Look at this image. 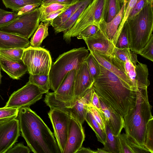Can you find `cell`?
<instances>
[{
  "mask_svg": "<svg viewBox=\"0 0 153 153\" xmlns=\"http://www.w3.org/2000/svg\"><path fill=\"white\" fill-rule=\"evenodd\" d=\"M30 46L28 39L0 30V49L26 48Z\"/></svg>",
  "mask_w": 153,
  "mask_h": 153,
  "instance_id": "cell-21",
  "label": "cell"
},
{
  "mask_svg": "<svg viewBox=\"0 0 153 153\" xmlns=\"http://www.w3.org/2000/svg\"><path fill=\"white\" fill-rule=\"evenodd\" d=\"M106 2L107 0H92L73 26L64 32V39L69 43L72 37H76L81 31L90 25H95L99 28L100 25L105 21Z\"/></svg>",
  "mask_w": 153,
  "mask_h": 153,
  "instance_id": "cell-6",
  "label": "cell"
},
{
  "mask_svg": "<svg viewBox=\"0 0 153 153\" xmlns=\"http://www.w3.org/2000/svg\"><path fill=\"white\" fill-rule=\"evenodd\" d=\"M19 16L16 12L8 11L0 8V29L11 23Z\"/></svg>",
  "mask_w": 153,
  "mask_h": 153,
  "instance_id": "cell-39",
  "label": "cell"
},
{
  "mask_svg": "<svg viewBox=\"0 0 153 153\" xmlns=\"http://www.w3.org/2000/svg\"><path fill=\"white\" fill-rule=\"evenodd\" d=\"M92 87L82 96L76 100L75 104L71 107L65 106L62 102L56 99L52 92H49L45 96L44 101L50 108H55L62 111L82 124L88 110V105L91 103Z\"/></svg>",
  "mask_w": 153,
  "mask_h": 153,
  "instance_id": "cell-8",
  "label": "cell"
},
{
  "mask_svg": "<svg viewBox=\"0 0 153 153\" xmlns=\"http://www.w3.org/2000/svg\"><path fill=\"white\" fill-rule=\"evenodd\" d=\"M136 54L128 49L114 48V55L119 60L124 63L129 60L135 67L138 62Z\"/></svg>",
  "mask_w": 153,
  "mask_h": 153,
  "instance_id": "cell-27",
  "label": "cell"
},
{
  "mask_svg": "<svg viewBox=\"0 0 153 153\" xmlns=\"http://www.w3.org/2000/svg\"><path fill=\"white\" fill-rule=\"evenodd\" d=\"M124 67L126 73L132 83L134 87L137 89L135 79V67L132 63L128 60L125 63Z\"/></svg>",
  "mask_w": 153,
  "mask_h": 153,
  "instance_id": "cell-43",
  "label": "cell"
},
{
  "mask_svg": "<svg viewBox=\"0 0 153 153\" xmlns=\"http://www.w3.org/2000/svg\"><path fill=\"white\" fill-rule=\"evenodd\" d=\"M71 4H62L58 3H52L46 6L41 4L42 10L40 17V21L51 13L67 8Z\"/></svg>",
  "mask_w": 153,
  "mask_h": 153,
  "instance_id": "cell-41",
  "label": "cell"
},
{
  "mask_svg": "<svg viewBox=\"0 0 153 153\" xmlns=\"http://www.w3.org/2000/svg\"><path fill=\"white\" fill-rule=\"evenodd\" d=\"M1 68L0 67V84L1 82V78L2 77V76L1 75Z\"/></svg>",
  "mask_w": 153,
  "mask_h": 153,
  "instance_id": "cell-53",
  "label": "cell"
},
{
  "mask_svg": "<svg viewBox=\"0 0 153 153\" xmlns=\"http://www.w3.org/2000/svg\"><path fill=\"white\" fill-rule=\"evenodd\" d=\"M126 22L129 33L130 50L137 54L152 34L153 4L146 2L137 15L128 19Z\"/></svg>",
  "mask_w": 153,
  "mask_h": 153,
  "instance_id": "cell-4",
  "label": "cell"
},
{
  "mask_svg": "<svg viewBox=\"0 0 153 153\" xmlns=\"http://www.w3.org/2000/svg\"><path fill=\"white\" fill-rule=\"evenodd\" d=\"M88 110L89 111L98 123L102 131L105 134L106 121L103 113L93 106L91 103L88 105Z\"/></svg>",
  "mask_w": 153,
  "mask_h": 153,
  "instance_id": "cell-35",
  "label": "cell"
},
{
  "mask_svg": "<svg viewBox=\"0 0 153 153\" xmlns=\"http://www.w3.org/2000/svg\"><path fill=\"white\" fill-rule=\"evenodd\" d=\"M42 10L41 5L31 12L19 16L11 23L0 29V30L28 39L39 26Z\"/></svg>",
  "mask_w": 153,
  "mask_h": 153,
  "instance_id": "cell-9",
  "label": "cell"
},
{
  "mask_svg": "<svg viewBox=\"0 0 153 153\" xmlns=\"http://www.w3.org/2000/svg\"><path fill=\"white\" fill-rule=\"evenodd\" d=\"M85 120L94 132L98 141L104 145L106 141L105 134L102 130L91 113L88 111Z\"/></svg>",
  "mask_w": 153,
  "mask_h": 153,
  "instance_id": "cell-29",
  "label": "cell"
},
{
  "mask_svg": "<svg viewBox=\"0 0 153 153\" xmlns=\"http://www.w3.org/2000/svg\"><path fill=\"white\" fill-rule=\"evenodd\" d=\"M85 61L87 63L89 71L94 82L100 74V64L91 52L86 58Z\"/></svg>",
  "mask_w": 153,
  "mask_h": 153,
  "instance_id": "cell-32",
  "label": "cell"
},
{
  "mask_svg": "<svg viewBox=\"0 0 153 153\" xmlns=\"http://www.w3.org/2000/svg\"><path fill=\"white\" fill-rule=\"evenodd\" d=\"M68 7L51 13L41 19L40 21L50 25L51 23L55 19L63 13Z\"/></svg>",
  "mask_w": 153,
  "mask_h": 153,
  "instance_id": "cell-47",
  "label": "cell"
},
{
  "mask_svg": "<svg viewBox=\"0 0 153 153\" xmlns=\"http://www.w3.org/2000/svg\"><path fill=\"white\" fill-rule=\"evenodd\" d=\"M84 47L74 48L60 55L52 63L49 74L50 89L54 92L59 88L68 73L77 70L89 54Z\"/></svg>",
  "mask_w": 153,
  "mask_h": 153,
  "instance_id": "cell-5",
  "label": "cell"
},
{
  "mask_svg": "<svg viewBox=\"0 0 153 153\" xmlns=\"http://www.w3.org/2000/svg\"><path fill=\"white\" fill-rule=\"evenodd\" d=\"M92 0H86L73 13L70 18L61 27L54 30L56 33L66 32L74 25L78 18Z\"/></svg>",
  "mask_w": 153,
  "mask_h": 153,
  "instance_id": "cell-24",
  "label": "cell"
},
{
  "mask_svg": "<svg viewBox=\"0 0 153 153\" xmlns=\"http://www.w3.org/2000/svg\"><path fill=\"white\" fill-rule=\"evenodd\" d=\"M6 8L17 12L20 8L28 4H42V0H1Z\"/></svg>",
  "mask_w": 153,
  "mask_h": 153,
  "instance_id": "cell-31",
  "label": "cell"
},
{
  "mask_svg": "<svg viewBox=\"0 0 153 153\" xmlns=\"http://www.w3.org/2000/svg\"><path fill=\"white\" fill-rule=\"evenodd\" d=\"M100 101L101 110L104 114L106 123L113 134L115 136H117L124 128V117L100 99Z\"/></svg>",
  "mask_w": 153,
  "mask_h": 153,
  "instance_id": "cell-18",
  "label": "cell"
},
{
  "mask_svg": "<svg viewBox=\"0 0 153 153\" xmlns=\"http://www.w3.org/2000/svg\"><path fill=\"white\" fill-rule=\"evenodd\" d=\"M91 104L97 109L101 111L100 99L93 88L91 97Z\"/></svg>",
  "mask_w": 153,
  "mask_h": 153,
  "instance_id": "cell-50",
  "label": "cell"
},
{
  "mask_svg": "<svg viewBox=\"0 0 153 153\" xmlns=\"http://www.w3.org/2000/svg\"></svg>",
  "mask_w": 153,
  "mask_h": 153,
  "instance_id": "cell-56",
  "label": "cell"
},
{
  "mask_svg": "<svg viewBox=\"0 0 153 153\" xmlns=\"http://www.w3.org/2000/svg\"><path fill=\"white\" fill-rule=\"evenodd\" d=\"M45 93V91L28 81L11 94L4 107L19 108L30 107L41 99Z\"/></svg>",
  "mask_w": 153,
  "mask_h": 153,
  "instance_id": "cell-10",
  "label": "cell"
},
{
  "mask_svg": "<svg viewBox=\"0 0 153 153\" xmlns=\"http://www.w3.org/2000/svg\"><path fill=\"white\" fill-rule=\"evenodd\" d=\"M76 70L69 71L55 92H53L55 98L65 106L71 107L76 102L74 100V81Z\"/></svg>",
  "mask_w": 153,
  "mask_h": 153,
  "instance_id": "cell-14",
  "label": "cell"
},
{
  "mask_svg": "<svg viewBox=\"0 0 153 153\" xmlns=\"http://www.w3.org/2000/svg\"><path fill=\"white\" fill-rule=\"evenodd\" d=\"M144 145L151 153H153V117L148 123Z\"/></svg>",
  "mask_w": 153,
  "mask_h": 153,
  "instance_id": "cell-40",
  "label": "cell"
},
{
  "mask_svg": "<svg viewBox=\"0 0 153 153\" xmlns=\"http://www.w3.org/2000/svg\"><path fill=\"white\" fill-rule=\"evenodd\" d=\"M120 0L121 1V2L123 3L124 1L126 0V1H128V0Z\"/></svg>",
  "mask_w": 153,
  "mask_h": 153,
  "instance_id": "cell-55",
  "label": "cell"
},
{
  "mask_svg": "<svg viewBox=\"0 0 153 153\" xmlns=\"http://www.w3.org/2000/svg\"><path fill=\"white\" fill-rule=\"evenodd\" d=\"M30 149L25 146L22 143H19L13 146L6 153H29Z\"/></svg>",
  "mask_w": 153,
  "mask_h": 153,
  "instance_id": "cell-46",
  "label": "cell"
},
{
  "mask_svg": "<svg viewBox=\"0 0 153 153\" xmlns=\"http://www.w3.org/2000/svg\"><path fill=\"white\" fill-rule=\"evenodd\" d=\"M120 153H134L131 141L126 134H120L117 136Z\"/></svg>",
  "mask_w": 153,
  "mask_h": 153,
  "instance_id": "cell-38",
  "label": "cell"
},
{
  "mask_svg": "<svg viewBox=\"0 0 153 153\" xmlns=\"http://www.w3.org/2000/svg\"><path fill=\"white\" fill-rule=\"evenodd\" d=\"M135 105L124 118L126 134L132 142L144 146L148 123L153 117L148 99L147 88L137 89Z\"/></svg>",
  "mask_w": 153,
  "mask_h": 153,
  "instance_id": "cell-3",
  "label": "cell"
},
{
  "mask_svg": "<svg viewBox=\"0 0 153 153\" xmlns=\"http://www.w3.org/2000/svg\"><path fill=\"white\" fill-rule=\"evenodd\" d=\"M20 132L34 153H62L54 134L30 107L19 108L17 118Z\"/></svg>",
  "mask_w": 153,
  "mask_h": 153,
  "instance_id": "cell-2",
  "label": "cell"
},
{
  "mask_svg": "<svg viewBox=\"0 0 153 153\" xmlns=\"http://www.w3.org/2000/svg\"><path fill=\"white\" fill-rule=\"evenodd\" d=\"M128 2L124 1L120 11L111 20L108 22L105 21L100 26L99 30L112 42L123 19Z\"/></svg>",
  "mask_w": 153,
  "mask_h": 153,
  "instance_id": "cell-20",
  "label": "cell"
},
{
  "mask_svg": "<svg viewBox=\"0 0 153 153\" xmlns=\"http://www.w3.org/2000/svg\"><path fill=\"white\" fill-rule=\"evenodd\" d=\"M137 54L152 62L153 61V34L144 46L140 50Z\"/></svg>",
  "mask_w": 153,
  "mask_h": 153,
  "instance_id": "cell-42",
  "label": "cell"
},
{
  "mask_svg": "<svg viewBox=\"0 0 153 153\" xmlns=\"http://www.w3.org/2000/svg\"><path fill=\"white\" fill-rule=\"evenodd\" d=\"M23 48H11L0 49V55L11 60H21L24 49Z\"/></svg>",
  "mask_w": 153,
  "mask_h": 153,
  "instance_id": "cell-34",
  "label": "cell"
},
{
  "mask_svg": "<svg viewBox=\"0 0 153 153\" xmlns=\"http://www.w3.org/2000/svg\"><path fill=\"white\" fill-rule=\"evenodd\" d=\"M100 74L92 87L100 100L124 118L135 105L137 90L100 64Z\"/></svg>",
  "mask_w": 153,
  "mask_h": 153,
  "instance_id": "cell-1",
  "label": "cell"
},
{
  "mask_svg": "<svg viewBox=\"0 0 153 153\" xmlns=\"http://www.w3.org/2000/svg\"><path fill=\"white\" fill-rule=\"evenodd\" d=\"M48 114L52 124L57 143L62 153H63L67 141L71 117L55 108H51Z\"/></svg>",
  "mask_w": 153,
  "mask_h": 153,
  "instance_id": "cell-11",
  "label": "cell"
},
{
  "mask_svg": "<svg viewBox=\"0 0 153 153\" xmlns=\"http://www.w3.org/2000/svg\"><path fill=\"white\" fill-rule=\"evenodd\" d=\"M146 2L147 0H138L128 19H131L137 15L143 9Z\"/></svg>",
  "mask_w": 153,
  "mask_h": 153,
  "instance_id": "cell-45",
  "label": "cell"
},
{
  "mask_svg": "<svg viewBox=\"0 0 153 153\" xmlns=\"http://www.w3.org/2000/svg\"><path fill=\"white\" fill-rule=\"evenodd\" d=\"M106 141L102 149L107 153H120L118 141L106 123Z\"/></svg>",
  "mask_w": 153,
  "mask_h": 153,
  "instance_id": "cell-25",
  "label": "cell"
},
{
  "mask_svg": "<svg viewBox=\"0 0 153 153\" xmlns=\"http://www.w3.org/2000/svg\"><path fill=\"white\" fill-rule=\"evenodd\" d=\"M19 108L4 107L0 108V123L17 118Z\"/></svg>",
  "mask_w": 153,
  "mask_h": 153,
  "instance_id": "cell-36",
  "label": "cell"
},
{
  "mask_svg": "<svg viewBox=\"0 0 153 153\" xmlns=\"http://www.w3.org/2000/svg\"><path fill=\"white\" fill-rule=\"evenodd\" d=\"M49 25L41 22L34 33L30 41V46L35 48L41 47L43 40L48 35V27Z\"/></svg>",
  "mask_w": 153,
  "mask_h": 153,
  "instance_id": "cell-26",
  "label": "cell"
},
{
  "mask_svg": "<svg viewBox=\"0 0 153 153\" xmlns=\"http://www.w3.org/2000/svg\"><path fill=\"white\" fill-rule=\"evenodd\" d=\"M115 47L119 48H125L130 50L129 35L126 22L123 26Z\"/></svg>",
  "mask_w": 153,
  "mask_h": 153,
  "instance_id": "cell-37",
  "label": "cell"
},
{
  "mask_svg": "<svg viewBox=\"0 0 153 153\" xmlns=\"http://www.w3.org/2000/svg\"><path fill=\"white\" fill-rule=\"evenodd\" d=\"M79 0H42V5L46 6L53 3L62 4H71Z\"/></svg>",
  "mask_w": 153,
  "mask_h": 153,
  "instance_id": "cell-49",
  "label": "cell"
},
{
  "mask_svg": "<svg viewBox=\"0 0 153 153\" xmlns=\"http://www.w3.org/2000/svg\"><path fill=\"white\" fill-rule=\"evenodd\" d=\"M82 125L77 120L71 117L68 139L63 153H76L82 147L85 139Z\"/></svg>",
  "mask_w": 153,
  "mask_h": 153,
  "instance_id": "cell-15",
  "label": "cell"
},
{
  "mask_svg": "<svg viewBox=\"0 0 153 153\" xmlns=\"http://www.w3.org/2000/svg\"><path fill=\"white\" fill-rule=\"evenodd\" d=\"M96 152V153H107V152L102 149H98Z\"/></svg>",
  "mask_w": 153,
  "mask_h": 153,
  "instance_id": "cell-52",
  "label": "cell"
},
{
  "mask_svg": "<svg viewBox=\"0 0 153 153\" xmlns=\"http://www.w3.org/2000/svg\"><path fill=\"white\" fill-rule=\"evenodd\" d=\"M135 67V79L137 89L147 88L150 85L149 71L147 65L139 62Z\"/></svg>",
  "mask_w": 153,
  "mask_h": 153,
  "instance_id": "cell-23",
  "label": "cell"
},
{
  "mask_svg": "<svg viewBox=\"0 0 153 153\" xmlns=\"http://www.w3.org/2000/svg\"><path fill=\"white\" fill-rule=\"evenodd\" d=\"M21 59L30 74L49 75L52 61L49 51L30 46L24 49Z\"/></svg>",
  "mask_w": 153,
  "mask_h": 153,
  "instance_id": "cell-7",
  "label": "cell"
},
{
  "mask_svg": "<svg viewBox=\"0 0 153 153\" xmlns=\"http://www.w3.org/2000/svg\"><path fill=\"white\" fill-rule=\"evenodd\" d=\"M153 0H147V2L153 4Z\"/></svg>",
  "mask_w": 153,
  "mask_h": 153,
  "instance_id": "cell-54",
  "label": "cell"
},
{
  "mask_svg": "<svg viewBox=\"0 0 153 153\" xmlns=\"http://www.w3.org/2000/svg\"><path fill=\"white\" fill-rule=\"evenodd\" d=\"M1 69L11 78L19 79L28 71L27 66L21 59L18 61L9 60L0 55Z\"/></svg>",
  "mask_w": 153,
  "mask_h": 153,
  "instance_id": "cell-19",
  "label": "cell"
},
{
  "mask_svg": "<svg viewBox=\"0 0 153 153\" xmlns=\"http://www.w3.org/2000/svg\"><path fill=\"white\" fill-rule=\"evenodd\" d=\"M76 153H96V152L91 150L90 148L82 147Z\"/></svg>",
  "mask_w": 153,
  "mask_h": 153,
  "instance_id": "cell-51",
  "label": "cell"
},
{
  "mask_svg": "<svg viewBox=\"0 0 153 153\" xmlns=\"http://www.w3.org/2000/svg\"><path fill=\"white\" fill-rule=\"evenodd\" d=\"M123 3L120 0H107L105 20L110 22L120 11Z\"/></svg>",
  "mask_w": 153,
  "mask_h": 153,
  "instance_id": "cell-28",
  "label": "cell"
},
{
  "mask_svg": "<svg viewBox=\"0 0 153 153\" xmlns=\"http://www.w3.org/2000/svg\"><path fill=\"white\" fill-rule=\"evenodd\" d=\"M90 52L110 57L114 55L115 46L99 30L93 36L83 39Z\"/></svg>",
  "mask_w": 153,
  "mask_h": 153,
  "instance_id": "cell-13",
  "label": "cell"
},
{
  "mask_svg": "<svg viewBox=\"0 0 153 153\" xmlns=\"http://www.w3.org/2000/svg\"><path fill=\"white\" fill-rule=\"evenodd\" d=\"M29 81L45 91L48 92L50 89V81L49 75L30 74Z\"/></svg>",
  "mask_w": 153,
  "mask_h": 153,
  "instance_id": "cell-30",
  "label": "cell"
},
{
  "mask_svg": "<svg viewBox=\"0 0 153 153\" xmlns=\"http://www.w3.org/2000/svg\"><path fill=\"white\" fill-rule=\"evenodd\" d=\"M41 5L40 4H30L25 5L19 9L16 12L18 15L31 12Z\"/></svg>",
  "mask_w": 153,
  "mask_h": 153,
  "instance_id": "cell-48",
  "label": "cell"
},
{
  "mask_svg": "<svg viewBox=\"0 0 153 153\" xmlns=\"http://www.w3.org/2000/svg\"><path fill=\"white\" fill-rule=\"evenodd\" d=\"M99 30L96 25H90L81 31L76 37L78 39L88 38L94 35Z\"/></svg>",
  "mask_w": 153,
  "mask_h": 153,
  "instance_id": "cell-44",
  "label": "cell"
},
{
  "mask_svg": "<svg viewBox=\"0 0 153 153\" xmlns=\"http://www.w3.org/2000/svg\"><path fill=\"white\" fill-rule=\"evenodd\" d=\"M20 134L17 118L0 123V153H6L17 141Z\"/></svg>",
  "mask_w": 153,
  "mask_h": 153,
  "instance_id": "cell-12",
  "label": "cell"
},
{
  "mask_svg": "<svg viewBox=\"0 0 153 153\" xmlns=\"http://www.w3.org/2000/svg\"><path fill=\"white\" fill-rule=\"evenodd\" d=\"M86 0H79L71 5L63 13L55 19L51 23L55 30L62 26L71 17L73 13Z\"/></svg>",
  "mask_w": 153,
  "mask_h": 153,
  "instance_id": "cell-22",
  "label": "cell"
},
{
  "mask_svg": "<svg viewBox=\"0 0 153 153\" xmlns=\"http://www.w3.org/2000/svg\"><path fill=\"white\" fill-rule=\"evenodd\" d=\"M93 82L85 61L76 70L74 81V100L82 96L93 85Z\"/></svg>",
  "mask_w": 153,
  "mask_h": 153,
  "instance_id": "cell-17",
  "label": "cell"
},
{
  "mask_svg": "<svg viewBox=\"0 0 153 153\" xmlns=\"http://www.w3.org/2000/svg\"><path fill=\"white\" fill-rule=\"evenodd\" d=\"M91 53L100 65L114 73L130 86L135 88L126 73L125 63L119 60L114 55L111 57H106L96 53Z\"/></svg>",
  "mask_w": 153,
  "mask_h": 153,
  "instance_id": "cell-16",
  "label": "cell"
},
{
  "mask_svg": "<svg viewBox=\"0 0 153 153\" xmlns=\"http://www.w3.org/2000/svg\"><path fill=\"white\" fill-rule=\"evenodd\" d=\"M137 0H128V1L123 19L113 40L112 42L115 46L123 26L128 19Z\"/></svg>",
  "mask_w": 153,
  "mask_h": 153,
  "instance_id": "cell-33",
  "label": "cell"
}]
</instances>
